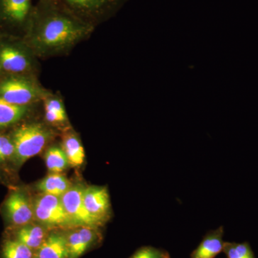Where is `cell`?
Here are the masks:
<instances>
[{"label":"cell","mask_w":258,"mask_h":258,"mask_svg":"<svg viewBox=\"0 0 258 258\" xmlns=\"http://www.w3.org/2000/svg\"><path fill=\"white\" fill-rule=\"evenodd\" d=\"M71 230L66 234L69 258H80L96 242V229L78 227Z\"/></svg>","instance_id":"obj_10"},{"label":"cell","mask_w":258,"mask_h":258,"mask_svg":"<svg viewBox=\"0 0 258 258\" xmlns=\"http://www.w3.org/2000/svg\"><path fill=\"white\" fill-rule=\"evenodd\" d=\"M33 205L35 219L48 230L74 228L59 197L42 194Z\"/></svg>","instance_id":"obj_3"},{"label":"cell","mask_w":258,"mask_h":258,"mask_svg":"<svg viewBox=\"0 0 258 258\" xmlns=\"http://www.w3.org/2000/svg\"><path fill=\"white\" fill-rule=\"evenodd\" d=\"M45 160L51 173L62 172L71 165L63 149L57 147H51L47 151Z\"/></svg>","instance_id":"obj_18"},{"label":"cell","mask_w":258,"mask_h":258,"mask_svg":"<svg viewBox=\"0 0 258 258\" xmlns=\"http://www.w3.org/2000/svg\"><path fill=\"white\" fill-rule=\"evenodd\" d=\"M32 11L31 0H0V21L8 25H28Z\"/></svg>","instance_id":"obj_9"},{"label":"cell","mask_w":258,"mask_h":258,"mask_svg":"<svg viewBox=\"0 0 258 258\" xmlns=\"http://www.w3.org/2000/svg\"><path fill=\"white\" fill-rule=\"evenodd\" d=\"M129 258H171L165 249L157 248L152 246L140 247Z\"/></svg>","instance_id":"obj_21"},{"label":"cell","mask_w":258,"mask_h":258,"mask_svg":"<svg viewBox=\"0 0 258 258\" xmlns=\"http://www.w3.org/2000/svg\"><path fill=\"white\" fill-rule=\"evenodd\" d=\"M224 227L208 232L203 240L190 254L191 258H215L223 252L225 241L223 240Z\"/></svg>","instance_id":"obj_11"},{"label":"cell","mask_w":258,"mask_h":258,"mask_svg":"<svg viewBox=\"0 0 258 258\" xmlns=\"http://www.w3.org/2000/svg\"><path fill=\"white\" fill-rule=\"evenodd\" d=\"M28 111V106L13 104L0 98V128L18 123Z\"/></svg>","instance_id":"obj_16"},{"label":"cell","mask_w":258,"mask_h":258,"mask_svg":"<svg viewBox=\"0 0 258 258\" xmlns=\"http://www.w3.org/2000/svg\"><path fill=\"white\" fill-rule=\"evenodd\" d=\"M63 151L70 164L81 166L85 159L84 148L79 139L75 135H69L64 139Z\"/></svg>","instance_id":"obj_17"},{"label":"cell","mask_w":258,"mask_h":258,"mask_svg":"<svg viewBox=\"0 0 258 258\" xmlns=\"http://www.w3.org/2000/svg\"><path fill=\"white\" fill-rule=\"evenodd\" d=\"M83 202L88 213L103 225L111 216L109 193L104 186H88L83 190Z\"/></svg>","instance_id":"obj_8"},{"label":"cell","mask_w":258,"mask_h":258,"mask_svg":"<svg viewBox=\"0 0 258 258\" xmlns=\"http://www.w3.org/2000/svg\"><path fill=\"white\" fill-rule=\"evenodd\" d=\"M72 186L71 181L61 173H50L37 184V189L44 195L61 198Z\"/></svg>","instance_id":"obj_15"},{"label":"cell","mask_w":258,"mask_h":258,"mask_svg":"<svg viewBox=\"0 0 258 258\" xmlns=\"http://www.w3.org/2000/svg\"><path fill=\"white\" fill-rule=\"evenodd\" d=\"M45 107H47V108L53 110L64 118H67V114H66V110H64L63 103H62L60 100L57 99V98H50L45 103Z\"/></svg>","instance_id":"obj_23"},{"label":"cell","mask_w":258,"mask_h":258,"mask_svg":"<svg viewBox=\"0 0 258 258\" xmlns=\"http://www.w3.org/2000/svg\"><path fill=\"white\" fill-rule=\"evenodd\" d=\"M76 16L94 25L114 11L120 0H57Z\"/></svg>","instance_id":"obj_4"},{"label":"cell","mask_w":258,"mask_h":258,"mask_svg":"<svg viewBox=\"0 0 258 258\" xmlns=\"http://www.w3.org/2000/svg\"><path fill=\"white\" fill-rule=\"evenodd\" d=\"M40 96V89L23 77H11L0 83V98L19 105L28 106Z\"/></svg>","instance_id":"obj_6"},{"label":"cell","mask_w":258,"mask_h":258,"mask_svg":"<svg viewBox=\"0 0 258 258\" xmlns=\"http://www.w3.org/2000/svg\"><path fill=\"white\" fill-rule=\"evenodd\" d=\"M27 27L34 49L39 53L52 54L76 45L91 33L93 25L57 0H40Z\"/></svg>","instance_id":"obj_1"},{"label":"cell","mask_w":258,"mask_h":258,"mask_svg":"<svg viewBox=\"0 0 258 258\" xmlns=\"http://www.w3.org/2000/svg\"><path fill=\"white\" fill-rule=\"evenodd\" d=\"M83 190L84 187L81 185H72L61 197V201L74 228L89 227L97 229L101 225L86 210L83 202Z\"/></svg>","instance_id":"obj_5"},{"label":"cell","mask_w":258,"mask_h":258,"mask_svg":"<svg viewBox=\"0 0 258 258\" xmlns=\"http://www.w3.org/2000/svg\"><path fill=\"white\" fill-rule=\"evenodd\" d=\"M45 118L47 121L53 124H58V123H62L67 120V118H64L62 115L57 113V112L50 109V108L45 107Z\"/></svg>","instance_id":"obj_24"},{"label":"cell","mask_w":258,"mask_h":258,"mask_svg":"<svg viewBox=\"0 0 258 258\" xmlns=\"http://www.w3.org/2000/svg\"><path fill=\"white\" fill-rule=\"evenodd\" d=\"M34 258H37V257H35H35H34Z\"/></svg>","instance_id":"obj_25"},{"label":"cell","mask_w":258,"mask_h":258,"mask_svg":"<svg viewBox=\"0 0 258 258\" xmlns=\"http://www.w3.org/2000/svg\"><path fill=\"white\" fill-rule=\"evenodd\" d=\"M223 252L227 258H255L250 244L247 242L242 243L225 242Z\"/></svg>","instance_id":"obj_20"},{"label":"cell","mask_w":258,"mask_h":258,"mask_svg":"<svg viewBox=\"0 0 258 258\" xmlns=\"http://www.w3.org/2000/svg\"><path fill=\"white\" fill-rule=\"evenodd\" d=\"M47 231L48 229L44 226L30 223L17 228L13 238L35 252L46 239L49 234Z\"/></svg>","instance_id":"obj_14"},{"label":"cell","mask_w":258,"mask_h":258,"mask_svg":"<svg viewBox=\"0 0 258 258\" xmlns=\"http://www.w3.org/2000/svg\"><path fill=\"white\" fill-rule=\"evenodd\" d=\"M37 258H69L66 234L49 233L42 245L35 252Z\"/></svg>","instance_id":"obj_12"},{"label":"cell","mask_w":258,"mask_h":258,"mask_svg":"<svg viewBox=\"0 0 258 258\" xmlns=\"http://www.w3.org/2000/svg\"><path fill=\"white\" fill-rule=\"evenodd\" d=\"M0 66L8 72L18 74L29 69L30 60L28 55L20 49L5 46L0 49Z\"/></svg>","instance_id":"obj_13"},{"label":"cell","mask_w":258,"mask_h":258,"mask_svg":"<svg viewBox=\"0 0 258 258\" xmlns=\"http://www.w3.org/2000/svg\"><path fill=\"white\" fill-rule=\"evenodd\" d=\"M2 258H34L35 252L22 242L11 238L2 247Z\"/></svg>","instance_id":"obj_19"},{"label":"cell","mask_w":258,"mask_h":258,"mask_svg":"<svg viewBox=\"0 0 258 258\" xmlns=\"http://www.w3.org/2000/svg\"><path fill=\"white\" fill-rule=\"evenodd\" d=\"M50 138V131L40 123L25 124L15 129L12 140L15 146L13 161L18 166L42 152Z\"/></svg>","instance_id":"obj_2"},{"label":"cell","mask_w":258,"mask_h":258,"mask_svg":"<svg viewBox=\"0 0 258 258\" xmlns=\"http://www.w3.org/2000/svg\"><path fill=\"white\" fill-rule=\"evenodd\" d=\"M4 209L8 221L16 228L32 223L35 219L33 204L22 190L10 194L5 200Z\"/></svg>","instance_id":"obj_7"},{"label":"cell","mask_w":258,"mask_h":258,"mask_svg":"<svg viewBox=\"0 0 258 258\" xmlns=\"http://www.w3.org/2000/svg\"><path fill=\"white\" fill-rule=\"evenodd\" d=\"M15 146L13 140L6 136L0 135V162L14 157Z\"/></svg>","instance_id":"obj_22"}]
</instances>
